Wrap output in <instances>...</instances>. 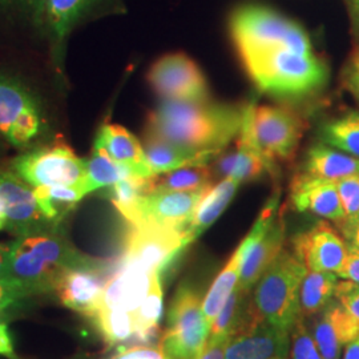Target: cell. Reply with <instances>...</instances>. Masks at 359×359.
Wrapping results in <instances>:
<instances>
[{"label":"cell","mask_w":359,"mask_h":359,"mask_svg":"<svg viewBox=\"0 0 359 359\" xmlns=\"http://www.w3.org/2000/svg\"><path fill=\"white\" fill-rule=\"evenodd\" d=\"M231 34L241 59L278 48L304 56L314 55L306 31L268 7L245 6L237 8L231 15Z\"/></svg>","instance_id":"277c9868"},{"label":"cell","mask_w":359,"mask_h":359,"mask_svg":"<svg viewBox=\"0 0 359 359\" xmlns=\"http://www.w3.org/2000/svg\"><path fill=\"white\" fill-rule=\"evenodd\" d=\"M0 280H11V277H10V245L0 244Z\"/></svg>","instance_id":"bcb514c9"},{"label":"cell","mask_w":359,"mask_h":359,"mask_svg":"<svg viewBox=\"0 0 359 359\" xmlns=\"http://www.w3.org/2000/svg\"><path fill=\"white\" fill-rule=\"evenodd\" d=\"M93 147L103 149L115 161L129 168L136 177H152L144 145L128 129L117 124L105 123L99 129Z\"/></svg>","instance_id":"44dd1931"},{"label":"cell","mask_w":359,"mask_h":359,"mask_svg":"<svg viewBox=\"0 0 359 359\" xmlns=\"http://www.w3.org/2000/svg\"><path fill=\"white\" fill-rule=\"evenodd\" d=\"M149 179L140 177H128L116 182L115 185L109 187L108 197L120 212L126 208L135 204L144 193L148 192Z\"/></svg>","instance_id":"e575fe53"},{"label":"cell","mask_w":359,"mask_h":359,"mask_svg":"<svg viewBox=\"0 0 359 359\" xmlns=\"http://www.w3.org/2000/svg\"><path fill=\"white\" fill-rule=\"evenodd\" d=\"M142 145L152 177L179 168L209 165V163L217 158L218 154H222L212 151H196L147 135Z\"/></svg>","instance_id":"603a6c76"},{"label":"cell","mask_w":359,"mask_h":359,"mask_svg":"<svg viewBox=\"0 0 359 359\" xmlns=\"http://www.w3.org/2000/svg\"><path fill=\"white\" fill-rule=\"evenodd\" d=\"M320 137L323 144L359 158V112H348L325 123Z\"/></svg>","instance_id":"1f68e13d"},{"label":"cell","mask_w":359,"mask_h":359,"mask_svg":"<svg viewBox=\"0 0 359 359\" xmlns=\"http://www.w3.org/2000/svg\"><path fill=\"white\" fill-rule=\"evenodd\" d=\"M342 359H359V334L347 344Z\"/></svg>","instance_id":"7dc6e473"},{"label":"cell","mask_w":359,"mask_h":359,"mask_svg":"<svg viewBox=\"0 0 359 359\" xmlns=\"http://www.w3.org/2000/svg\"><path fill=\"white\" fill-rule=\"evenodd\" d=\"M337 225L339 226L348 252L359 253V218H345Z\"/></svg>","instance_id":"b9f144b4"},{"label":"cell","mask_w":359,"mask_h":359,"mask_svg":"<svg viewBox=\"0 0 359 359\" xmlns=\"http://www.w3.org/2000/svg\"><path fill=\"white\" fill-rule=\"evenodd\" d=\"M29 295L23 286L13 280H0V310L16 306Z\"/></svg>","instance_id":"f35d334b"},{"label":"cell","mask_w":359,"mask_h":359,"mask_svg":"<svg viewBox=\"0 0 359 359\" xmlns=\"http://www.w3.org/2000/svg\"><path fill=\"white\" fill-rule=\"evenodd\" d=\"M109 359H170L160 347L136 346L120 350Z\"/></svg>","instance_id":"60d3db41"},{"label":"cell","mask_w":359,"mask_h":359,"mask_svg":"<svg viewBox=\"0 0 359 359\" xmlns=\"http://www.w3.org/2000/svg\"><path fill=\"white\" fill-rule=\"evenodd\" d=\"M10 168L32 188L79 187L84 192L86 158L65 144H41L23 151L11 160Z\"/></svg>","instance_id":"52a82bcc"},{"label":"cell","mask_w":359,"mask_h":359,"mask_svg":"<svg viewBox=\"0 0 359 359\" xmlns=\"http://www.w3.org/2000/svg\"><path fill=\"white\" fill-rule=\"evenodd\" d=\"M96 323L104 339L109 345L127 341L136 335V323L133 313L120 309L99 308L90 317Z\"/></svg>","instance_id":"d6a6232c"},{"label":"cell","mask_w":359,"mask_h":359,"mask_svg":"<svg viewBox=\"0 0 359 359\" xmlns=\"http://www.w3.org/2000/svg\"><path fill=\"white\" fill-rule=\"evenodd\" d=\"M108 264L68 270L57 280L53 293L65 308L92 317L100 306Z\"/></svg>","instance_id":"2e32d148"},{"label":"cell","mask_w":359,"mask_h":359,"mask_svg":"<svg viewBox=\"0 0 359 359\" xmlns=\"http://www.w3.org/2000/svg\"><path fill=\"white\" fill-rule=\"evenodd\" d=\"M335 299L359 321V283L342 280L337 285Z\"/></svg>","instance_id":"74e56055"},{"label":"cell","mask_w":359,"mask_h":359,"mask_svg":"<svg viewBox=\"0 0 359 359\" xmlns=\"http://www.w3.org/2000/svg\"><path fill=\"white\" fill-rule=\"evenodd\" d=\"M290 201L298 212H310L335 224L345 219L335 181L298 173L292 182Z\"/></svg>","instance_id":"ac0fdd59"},{"label":"cell","mask_w":359,"mask_h":359,"mask_svg":"<svg viewBox=\"0 0 359 359\" xmlns=\"http://www.w3.org/2000/svg\"><path fill=\"white\" fill-rule=\"evenodd\" d=\"M359 334V321L333 299L313 325V338L322 359H341L342 350Z\"/></svg>","instance_id":"ffe728a7"},{"label":"cell","mask_w":359,"mask_h":359,"mask_svg":"<svg viewBox=\"0 0 359 359\" xmlns=\"http://www.w3.org/2000/svg\"><path fill=\"white\" fill-rule=\"evenodd\" d=\"M8 245L10 277L31 295L53 292L57 280L68 270L104 262L77 250L62 228L15 237Z\"/></svg>","instance_id":"7a4b0ae2"},{"label":"cell","mask_w":359,"mask_h":359,"mask_svg":"<svg viewBox=\"0 0 359 359\" xmlns=\"http://www.w3.org/2000/svg\"><path fill=\"white\" fill-rule=\"evenodd\" d=\"M246 105L163 102L148 116L147 136L196 151L224 152L240 133Z\"/></svg>","instance_id":"6da1fadb"},{"label":"cell","mask_w":359,"mask_h":359,"mask_svg":"<svg viewBox=\"0 0 359 359\" xmlns=\"http://www.w3.org/2000/svg\"><path fill=\"white\" fill-rule=\"evenodd\" d=\"M240 185L241 184L238 181L226 177L213 185L205 193L193 215L191 224L185 231L187 245L194 243L206 229H209L217 221L218 217L231 204Z\"/></svg>","instance_id":"d4e9b609"},{"label":"cell","mask_w":359,"mask_h":359,"mask_svg":"<svg viewBox=\"0 0 359 359\" xmlns=\"http://www.w3.org/2000/svg\"><path fill=\"white\" fill-rule=\"evenodd\" d=\"M241 60L259 90L283 97H301L321 90L329 76L327 67L316 55L304 56L285 48Z\"/></svg>","instance_id":"3957f363"},{"label":"cell","mask_w":359,"mask_h":359,"mask_svg":"<svg viewBox=\"0 0 359 359\" xmlns=\"http://www.w3.org/2000/svg\"><path fill=\"white\" fill-rule=\"evenodd\" d=\"M18 0H0V10H4V8H8L11 7L13 3H16Z\"/></svg>","instance_id":"681fc988"},{"label":"cell","mask_w":359,"mask_h":359,"mask_svg":"<svg viewBox=\"0 0 359 359\" xmlns=\"http://www.w3.org/2000/svg\"><path fill=\"white\" fill-rule=\"evenodd\" d=\"M34 192L43 215L56 226H62L65 218L86 197L79 187H40L34 188Z\"/></svg>","instance_id":"f1b7e54d"},{"label":"cell","mask_w":359,"mask_h":359,"mask_svg":"<svg viewBox=\"0 0 359 359\" xmlns=\"http://www.w3.org/2000/svg\"><path fill=\"white\" fill-rule=\"evenodd\" d=\"M293 253L308 270L337 274L346 262L348 249L338 231L327 222L320 221L309 231L295 236Z\"/></svg>","instance_id":"9a60e30c"},{"label":"cell","mask_w":359,"mask_h":359,"mask_svg":"<svg viewBox=\"0 0 359 359\" xmlns=\"http://www.w3.org/2000/svg\"><path fill=\"white\" fill-rule=\"evenodd\" d=\"M187 246L184 231L130 225L120 264L161 274Z\"/></svg>","instance_id":"4fadbf2b"},{"label":"cell","mask_w":359,"mask_h":359,"mask_svg":"<svg viewBox=\"0 0 359 359\" xmlns=\"http://www.w3.org/2000/svg\"><path fill=\"white\" fill-rule=\"evenodd\" d=\"M209 189L191 192L148 191L135 204L120 210V213L130 225H152L185 231Z\"/></svg>","instance_id":"8fae6325"},{"label":"cell","mask_w":359,"mask_h":359,"mask_svg":"<svg viewBox=\"0 0 359 359\" xmlns=\"http://www.w3.org/2000/svg\"><path fill=\"white\" fill-rule=\"evenodd\" d=\"M345 218H359V175L335 181Z\"/></svg>","instance_id":"8d00e7d4"},{"label":"cell","mask_w":359,"mask_h":359,"mask_svg":"<svg viewBox=\"0 0 359 359\" xmlns=\"http://www.w3.org/2000/svg\"><path fill=\"white\" fill-rule=\"evenodd\" d=\"M344 86L359 104V48L353 52L344 69Z\"/></svg>","instance_id":"ab89813d"},{"label":"cell","mask_w":359,"mask_h":359,"mask_svg":"<svg viewBox=\"0 0 359 359\" xmlns=\"http://www.w3.org/2000/svg\"><path fill=\"white\" fill-rule=\"evenodd\" d=\"M306 266L293 252H283L256 283L253 304L259 320L292 332L301 316L299 290Z\"/></svg>","instance_id":"8992f818"},{"label":"cell","mask_w":359,"mask_h":359,"mask_svg":"<svg viewBox=\"0 0 359 359\" xmlns=\"http://www.w3.org/2000/svg\"><path fill=\"white\" fill-rule=\"evenodd\" d=\"M148 83L163 102H201L209 97L200 67L181 52L156 60L148 71Z\"/></svg>","instance_id":"5bb4252c"},{"label":"cell","mask_w":359,"mask_h":359,"mask_svg":"<svg viewBox=\"0 0 359 359\" xmlns=\"http://www.w3.org/2000/svg\"><path fill=\"white\" fill-rule=\"evenodd\" d=\"M95 3L96 0H29L34 25L47 40L52 65L63 80L68 39Z\"/></svg>","instance_id":"9c48e42d"},{"label":"cell","mask_w":359,"mask_h":359,"mask_svg":"<svg viewBox=\"0 0 359 359\" xmlns=\"http://www.w3.org/2000/svg\"><path fill=\"white\" fill-rule=\"evenodd\" d=\"M249 293L240 287L233 290L217 317L210 323L209 338H233L245 330L249 316Z\"/></svg>","instance_id":"f546056e"},{"label":"cell","mask_w":359,"mask_h":359,"mask_svg":"<svg viewBox=\"0 0 359 359\" xmlns=\"http://www.w3.org/2000/svg\"><path fill=\"white\" fill-rule=\"evenodd\" d=\"M302 173L330 181L346 179L359 175V158L320 142L309 149Z\"/></svg>","instance_id":"484cf974"},{"label":"cell","mask_w":359,"mask_h":359,"mask_svg":"<svg viewBox=\"0 0 359 359\" xmlns=\"http://www.w3.org/2000/svg\"><path fill=\"white\" fill-rule=\"evenodd\" d=\"M347 3L350 8L353 26L355 28V31L359 32V0H347Z\"/></svg>","instance_id":"c3c4849f"},{"label":"cell","mask_w":359,"mask_h":359,"mask_svg":"<svg viewBox=\"0 0 359 359\" xmlns=\"http://www.w3.org/2000/svg\"><path fill=\"white\" fill-rule=\"evenodd\" d=\"M338 278L359 283V253L348 252L346 262L342 269L337 273Z\"/></svg>","instance_id":"f6af8a7d"},{"label":"cell","mask_w":359,"mask_h":359,"mask_svg":"<svg viewBox=\"0 0 359 359\" xmlns=\"http://www.w3.org/2000/svg\"><path fill=\"white\" fill-rule=\"evenodd\" d=\"M163 314V287L161 281H156L149 294L144 299L137 310L133 311L135 323H136V337L142 341H148L154 330L157 329V323Z\"/></svg>","instance_id":"836d02e7"},{"label":"cell","mask_w":359,"mask_h":359,"mask_svg":"<svg viewBox=\"0 0 359 359\" xmlns=\"http://www.w3.org/2000/svg\"><path fill=\"white\" fill-rule=\"evenodd\" d=\"M285 233L286 226L283 213H277L270 224L269 229L265 231V234L245 256L237 287L250 292L256 286L258 280L269 268L271 262L283 252Z\"/></svg>","instance_id":"7402d4cb"},{"label":"cell","mask_w":359,"mask_h":359,"mask_svg":"<svg viewBox=\"0 0 359 359\" xmlns=\"http://www.w3.org/2000/svg\"><path fill=\"white\" fill-rule=\"evenodd\" d=\"M86 196L99 189L109 188L121 180L136 177L129 168L117 163L105 151L95 147L90 157L86 158Z\"/></svg>","instance_id":"83f0119b"},{"label":"cell","mask_w":359,"mask_h":359,"mask_svg":"<svg viewBox=\"0 0 359 359\" xmlns=\"http://www.w3.org/2000/svg\"><path fill=\"white\" fill-rule=\"evenodd\" d=\"M259 234L256 231L250 229L248 236L238 245L236 252L233 253L231 259L228 261L226 266L219 271L215 283H212L209 292L206 293L205 298L203 301V310L205 314L206 320L212 323V321L217 317L219 310L225 305L226 299L233 293V290L237 287L241 269L244 264L245 256L248 252L253 248L259 240Z\"/></svg>","instance_id":"cb8c5ba5"},{"label":"cell","mask_w":359,"mask_h":359,"mask_svg":"<svg viewBox=\"0 0 359 359\" xmlns=\"http://www.w3.org/2000/svg\"><path fill=\"white\" fill-rule=\"evenodd\" d=\"M210 335L203 302L191 285L184 283L172 299L161 348L170 359H198Z\"/></svg>","instance_id":"ba28073f"},{"label":"cell","mask_w":359,"mask_h":359,"mask_svg":"<svg viewBox=\"0 0 359 359\" xmlns=\"http://www.w3.org/2000/svg\"><path fill=\"white\" fill-rule=\"evenodd\" d=\"M60 229L40 209L34 188L13 170L0 169V231L15 237Z\"/></svg>","instance_id":"7c38bea8"},{"label":"cell","mask_w":359,"mask_h":359,"mask_svg":"<svg viewBox=\"0 0 359 359\" xmlns=\"http://www.w3.org/2000/svg\"><path fill=\"white\" fill-rule=\"evenodd\" d=\"M290 333L258 318L231 338L225 359H289Z\"/></svg>","instance_id":"e0dca14e"},{"label":"cell","mask_w":359,"mask_h":359,"mask_svg":"<svg viewBox=\"0 0 359 359\" xmlns=\"http://www.w3.org/2000/svg\"><path fill=\"white\" fill-rule=\"evenodd\" d=\"M160 277L161 274L158 273L120 264L117 271L105 283L99 308L120 309L133 313Z\"/></svg>","instance_id":"d6986e66"},{"label":"cell","mask_w":359,"mask_h":359,"mask_svg":"<svg viewBox=\"0 0 359 359\" xmlns=\"http://www.w3.org/2000/svg\"><path fill=\"white\" fill-rule=\"evenodd\" d=\"M213 170L209 165H196L170 170L149 179L148 191H180L191 192L213 187Z\"/></svg>","instance_id":"4dcf8cb0"},{"label":"cell","mask_w":359,"mask_h":359,"mask_svg":"<svg viewBox=\"0 0 359 359\" xmlns=\"http://www.w3.org/2000/svg\"><path fill=\"white\" fill-rule=\"evenodd\" d=\"M231 338H209L198 359H225Z\"/></svg>","instance_id":"7bdbcfd3"},{"label":"cell","mask_w":359,"mask_h":359,"mask_svg":"<svg viewBox=\"0 0 359 359\" xmlns=\"http://www.w3.org/2000/svg\"><path fill=\"white\" fill-rule=\"evenodd\" d=\"M0 355H4L8 359H19L15 353L13 334L10 332L6 317L1 314V310H0Z\"/></svg>","instance_id":"ee69618b"},{"label":"cell","mask_w":359,"mask_h":359,"mask_svg":"<svg viewBox=\"0 0 359 359\" xmlns=\"http://www.w3.org/2000/svg\"><path fill=\"white\" fill-rule=\"evenodd\" d=\"M292 358L293 359H322L321 353L316 345L313 334L304 321V317L295 322L292 329Z\"/></svg>","instance_id":"d590c367"},{"label":"cell","mask_w":359,"mask_h":359,"mask_svg":"<svg viewBox=\"0 0 359 359\" xmlns=\"http://www.w3.org/2000/svg\"><path fill=\"white\" fill-rule=\"evenodd\" d=\"M252 127L261 154L276 168V160L294 158L305 132V121L287 107L255 105Z\"/></svg>","instance_id":"30bf717a"},{"label":"cell","mask_w":359,"mask_h":359,"mask_svg":"<svg viewBox=\"0 0 359 359\" xmlns=\"http://www.w3.org/2000/svg\"><path fill=\"white\" fill-rule=\"evenodd\" d=\"M0 135L22 152L51 136L50 120L38 95L4 71H0Z\"/></svg>","instance_id":"5b68a950"},{"label":"cell","mask_w":359,"mask_h":359,"mask_svg":"<svg viewBox=\"0 0 359 359\" xmlns=\"http://www.w3.org/2000/svg\"><path fill=\"white\" fill-rule=\"evenodd\" d=\"M338 283V276L335 273L308 270L299 290L301 316L321 313L335 298Z\"/></svg>","instance_id":"4316f807"}]
</instances>
